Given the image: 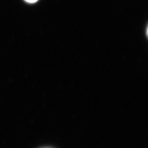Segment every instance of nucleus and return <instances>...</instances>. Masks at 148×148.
<instances>
[{"label":"nucleus","instance_id":"f257e3e1","mask_svg":"<svg viewBox=\"0 0 148 148\" xmlns=\"http://www.w3.org/2000/svg\"><path fill=\"white\" fill-rule=\"evenodd\" d=\"M25 1L28 3H34L36 2L38 0H25Z\"/></svg>","mask_w":148,"mask_h":148}]
</instances>
